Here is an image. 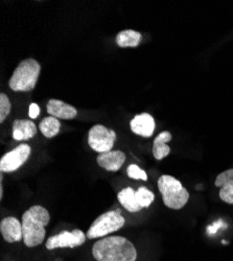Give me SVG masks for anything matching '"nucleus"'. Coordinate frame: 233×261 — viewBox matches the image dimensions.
I'll return each instance as SVG.
<instances>
[{
    "label": "nucleus",
    "instance_id": "obj_1",
    "mask_svg": "<svg viewBox=\"0 0 233 261\" xmlns=\"http://www.w3.org/2000/svg\"><path fill=\"white\" fill-rule=\"evenodd\" d=\"M92 255L96 261H135L137 251L134 245L122 236H109L93 245Z\"/></svg>",
    "mask_w": 233,
    "mask_h": 261
},
{
    "label": "nucleus",
    "instance_id": "obj_2",
    "mask_svg": "<svg viewBox=\"0 0 233 261\" xmlns=\"http://www.w3.org/2000/svg\"><path fill=\"white\" fill-rule=\"evenodd\" d=\"M50 215L47 209L36 205L27 210L22 215L23 243L28 248H34L43 243L45 227L49 224Z\"/></svg>",
    "mask_w": 233,
    "mask_h": 261
},
{
    "label": "nucleus",
    "instance_id": "obj_3",
    "mask_svg": "<svg viewBox=\"0 0 233 261\" xmlns=\"http://www.w3.org/2000/svg\"><path fill=\"white\" fill-rule=\"evenodd\" d=\"M40 72L41 66L36 60L21 61L10 79V88L15 92H31L36 87Z\"/></svg>",
    "mask_w": 233,
    "mask_h": 261
},
{
    "label": "nucleus",
    "instance_id": "obj_4",
    "mask_svg": "<svg viewBox=\"0 0 233 261\" xmlns=\"http://www.w3.org/2000/svg\"><path fill=\"white\" fill-rule=\"evenodd\" d=\"M158 189L162 195L164 205L171 209H182L189 200L187 189L179 180L172 176H161L158 179Z\"/></svg>",
    "mask_w": 233,
    "mask_h": 261
},
{
    "label": "nucleus",
    "instance_id": "obj_5",
    "mask_svg": "<svg viewBox=\"0 0 233 261\" xmlns=\"http://www.w3.org/2000/svg\"><path fill=\"white\" fill-rule=\"evenodd\" d=\"M125 224L124 217L121 215L120 210H113L105 212L89 227L86 236L89 239L107 236L113 232L121 229Z\"/></svg>",
    "mask_w": 233,
    "mask_h": 261
},
{
    "label": "nucleus",
    "instance_id": "obj_6",
    "mask_svg": "<svg viewBox=\"0 0 233 261\" xmlns=\"http://www.w3.org/2000/svg\"><path fill=\"white\" fill-rule=\"evenodd\" d=\"M116 141L115 130L101 124L93 125L88 133V144L98 154L110 151Z\"/></svg>",
    "mask_w": 233,
    "mask_h": 261
},
{
    "label": "nucleus",
    "instance_id": "obj_7",
    "mask_svg": "<svg viewBox=\"0 0 233 261\" xmlns=\"http://www.w3.org/2000/svg\"><path fill=\"white\" fill-rule=\"evenodd\" d=\"M32 153V148L29 144H20L13 150L9 151L0 160V170L2 172H13L22 166Z\"/></svg>",
    "mask_w": 233,
    "mask_h": 261
},
{
    "label": "nucleus",
    "instance_id": "obj_8",
    "mask_svg": "<svg viewBox=\"0 0 233 261\" xmlns=\"http://www.w3.org/2000/svg\"><path fill=\"white\" fill-rule=\"evenodd\" d=\"M86 234L82 230L75 229L71 232L62 231L58 235H54L46 242L47 250H55L59 248H75L82 246L86 242Z\"/></svg>",
    "mask_w": 233,
    "mask_h": 261
},
{
    "label": "nucleus",
    "instance_id": "obj_9",
    "mask_svg": "<svg viewBox=\"0 0 233 261\" xmlns=\"http://www.w3.org/2000/svg\"><path fill=\"white\" fill-rule=\"evenodd\" d=\"M0 232L5 241L10 244L18 243L23 238L22 223H20L16 217H6L0 223Z\"/></svg>",
    "mask_w": 233,
    "mask_h": 261
},
{
    "label": "nucleus",
    "instance_id": "obj_10",
    "mask_svg": "<svg viewBox=\"0 0 233 261\" xmlns=\"http://www.w3.org/2000/svg\"><path fill=\"white\" fill-rule=\"evenodd\" d=\"M130 126L134 134L144 138H150L154 134L156 123L151 114L142 113L136 115L130 121Z\"/></svg>",
    "mask_w": 233,
    "mask_h": 261
},
{
    "label": "nucleus",
    "instance_id": "obj_11",
    "mask_svg": "<svg viewBox=\"0 0 233 261\" xmlns=\"http://www.w3.org/2000/svg\"><path fill=\"white\" fill-rule=\"evenodd\" d=\"M215 185L220 187V199L226 204L233 205V168L221 172Z\"/></svg>",
    "mask_w": 233,
    "mask_h": 261
},
{
    "label": "nucleus",
    "instance_id": "obj_12",
    "mask_svg": "<svg viewBox=\"0 0 233 261\" xmlns=\"http://www.w3.org/2000/svg\"><path fill=\"white\" fill-rule=\"evenodd\" d=\"M46 109L50 116H54L58 119L70 120L75 118L77 115L76 109L73 106L59 99H49L46 105Z\"/></svg>",
    "mask_w": 233,
    "mask_h": 261
},
{
    "label": "nucleus",
    "instance_id": "obj_13",
    "mask_svg": "<svg viewBox=\"0 0 233 261\" xmlns=\"http://www.w3.org/2000/svg\"><path fill=\"white\" fill-rule=\"evenodd\" d=\"M97 164L108 171H117L125 162V154L121 150H110L98 154Z\"/></svg>",
    "mask_w": 233,
    "mask_h": 261
},
{
    "label": "nucleus",
    "instance_id": "obj_14",
    "mask_svg": "<svg viewBox=\"0 0 233 261\" xmlns=\"http://www.w3.org/2000/svg\"><path fill=\"white\" fill-rule=\"evenodd\" d=\"M37 126L29 119H16L13 122V138L17 141H24L37 134Z\"/></svg>",
    "mask_w": 233,
    "mask_h": 261
},
{
    "label": "nucleus",
    "instance_id": "obj_15",
    "mask_svg": "<svg viewBox=\"0 0 233 261\" xmlns=\"http://www.w3.org/2000/svg\"><path fill=\"white\" fill-rule=\"evenodd\" d=\"M173 139L172 134L164 130L161 132L155 139L153 144V155L156 160H162L163 158L167 157L171 153V147L167 145V142H169Z\"/></svg>",
    "mask_w": 233,
    "mask_h": 261
},
{
    "label": "nucleus",
    "instance_id": "obj_16",
    "mask_svg": "<svg viewBox=\"0 0 233 261\" xmlns=\"http://www.w3.org/2000/svg\"><path fill=\"white\" fill-rule=\"evenodd\" d=\"M142 40L140 33L133 30L121 31L116 35L115 42L116 44L121 48L126 47H137Z\"/></svg>",
    "mask_w": 233,
    "mask_h": 261
},
{
    "label": "nucleus",
    "instance_id": "obj_17",
    "mask_svg": "<svg viewBox=\"0 0 233 261\" xmlns=\"http://www.w3.org/2000/svg\"><path fill=\"white\" fill-rule=\"evenodd\" d=\"M117 199L119 203L123 206L125 210H128L129 212H138L142 208L139 206L136 200V195L135 191L132 187H126L122 189L118 194H117Z\"/></svg>",
    "mask_w": 233,
    "mask_h": 261
},
{
    "label": "nucleus",
    "instance_id": "obj_18",
    "mask_svg": "<svg viewBox=\"0 0 233 261\" xmlns=\"http://www.w3.org/2000/svg\"><path fill=\"white\" fill-rule=\"evenodd\" d=\"M40 132L46 138H53L59 134L61 128V122L54 116H48L41 120L39 124Z\"/></svg>",
    "mask_w": 233,
    "mask_h": 261
},
{
    "label": "nucleus",
    "instance_id": "obj_19",
    "mask_svg": "<svg viewBox=\"0 0 233 261\" xmlns=\"http://www.w3.org/2000/svg\"><path fill=\"white\" fill-rule=\"evenodd\" d=\"M137 203L141 208H147L155 200L154 193L145 187H139L137 191H135Z\"/></svg>",
    "mask_w": 233,
    "mask_h": 261
},
{
    "label": "nucleus",
    "instance_id": "obj_20",
    "mask_svg": "<svg viewBox=\"0 0 233 261\" xmlns=\"http://www.w3.org/2000/svg\"><path fill=\"white\" fill-rule=\"evenodd\" d=\"M11 101L10 98L5 94H0V122L4 123L11 112Z\"/></svg>",
    "mask_w": 233,
    "mask_h": 261
},
{
    "label": "nucleus",
    "instance_id": "obj_21",
    "mask_svg": "<svg viewBox=\"0 0 233 261\" xmlns=\"http://www.w3.org/2000/svg\"><path fill=\"white\" fill-rule=\"evenodd\" d=\"M126 173H128V176L131 179H134V180H142V181L147 180L146 172L136 164L129 165V167L126 168Z\"/></svg>",
    "mask_w": 233,
    "mask_h": 261
},
{
    "label": "nucleus",
    "instance_id": "obj_22",
    "mask_svg": "<svg viewBox=\"0 0 233 261\" xmlns=\"http://www.w3.org/2000/svg\"><path fill=\"white\" fill-rule=\"evenodd\" d=\"M40 114V107L35 103V102H32L30 105V110H29V116L32 118V119H36Z\"/></svg>",
    "mask_w": 233,
    "mask_h": 261
}]
</instances>
